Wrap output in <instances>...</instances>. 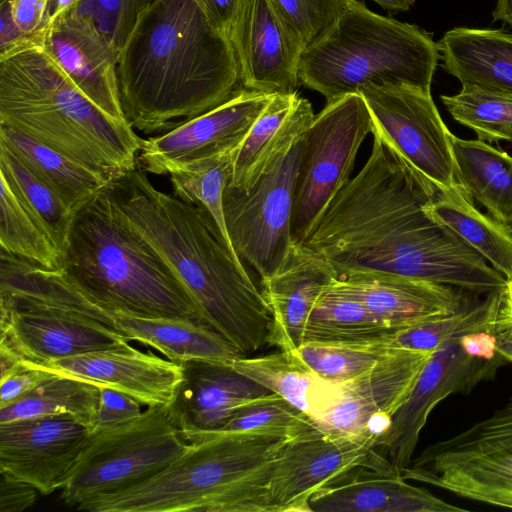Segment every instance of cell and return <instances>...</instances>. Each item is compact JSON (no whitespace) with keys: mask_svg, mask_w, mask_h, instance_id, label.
I'll use <instances>...</instances> for the list:
<instances>
[{"mask_svg":"<svg viewBox=\"0 0 512 512\" xmlns=\"http://www.w3.org/2000/svg\"><path fill=\"white\" fill-rule=\"evenodd\" d=\"M364 166L337 193L302 243L337 277L382 272L484 295L505 277L426 211L417 178L377 134Z\"/></svg>","mask_w":512,"mask_h":512,"instance_id":"1","label":"cell"},{"mask_svg":"<svg viewBox=\"0 0 512 512\" xmlns=\"http://www.w3.org/2000/svg\"><path fill=\"white\" fill-rule=\"evenodd\" d=\"M105 193L185 285L207 327L243 356L267 345L271 308L207 211L158 190L139 168L114 178Z\"/></svg>","mask_w":512,"mask_h":512,"instance_id":"2","label":"cell"},{"mask_svg":"<svg viewBox=\"0 0 512 512\" xmlns=\"http://www.w3.org/2000/svg\"><path fill=\"white\" fill-rule=\"evenodd\" d=\"M0 124L110 181L137 168L144 140L89 100L42 44L0 55Z\"/></svg>","mask_w":512,"mask_h":512,"instance_id":"3","label":"cell"},{"mask_svg":"<svg viewBox=\"0 0 512 512\" xmlns=\"http://www.w3.org/2000/svg\"><path fill=\"white\" fill-rule=\"evenodd\" d=\"M287 440L215 434L138 485L82 503L88 512H272L270 481Z\"/></svg>","mask_w":512,"mask_h":512,"instance_id":"4","label":"cell"},{"mask_svg":"<svg viewBox=\"0 0 512 512\" xmlns=\"http://www.w3.org/2000/svg\"><path fill=\"white\" fill-rule=\"evenodd\" d=\"M104 189L74 216L63 251V274L109 309L204 324L185 285L118 217Z\"/></svg>","mask_w":512,"mask_h":512,"instance_id":"5","label":"cell"},{"mask_svg":"<svg viewBox=\"0 0 512 512\" xmlns=\"http://www.w3.org/2000/svg\"><path fill=\"white\" fill-rule=\"evenodd\" d=\"M439 59L430 33L349 0L333 27L303 50L299 80L326 102L367 85L404 84L431 91Z\"/></svg>","mask_w":512,"mask_h":512,"instance_id":"6","label":"cell"},{"mask_svg":"<svg viewBox=\"0 0 512 512\" xmlns=\"http://www.w3.org/2000/svg\"><path fill=\"white\" fill-rule=\"evenodd\" d=\"M189 448L168 405L149 406L133 421L90 433L60 489L63 504L82 503L138 485L157 475Z\"/></svg>","mask_w":512,"mask_h":512,"instance_id":"7","label":"cell"},{"mask_svg":"<svg viewBox=\"0 0 512 512\" xmlns=\"http://www.w3.org/2000/svg\"><path fill=\"white\" fill-rule=\"evenodd\" d=\"M374 123L364 98L347 94L326 102L304 135L291 219L302 244L337 193L351 179L355 159Z\"/></svg>","mask_w":512,"mask_h":512,"instance_id":"8","label":"cell"},{"mask_svg":"<svg viewBox=\"0 0 512 512\" xmlns=\"http://www.w3.org/2000/svg\"><path fill=\"white\" fill-rule=\"evenodd\" d=\"M304 131L290 141L247 190L226 185L223 208L231 244L261 281L277 273L294 246L291 219Z\"/></svg>","mask_w":512,"mask_h":512,"instance_id":"9","label":"cell"},{"mask_svg":"<svg viewBox=\"0 0 512 512\" xmlns=\"http://www.w3.org/2000/svg\"><path fill=\"white\" fill-rule=\"evenodd\" d=\"M364 98L380 136L433 199L459 183L450 132L431 91L404 84L367 85Z\"/></svg>","mask_w":512,"mask_h":512,"instance_id":"10","label":"cell"},{"mask_svg":"<svg viewBox=\"0 0 512 512\" xmlns=\"http://www.w3.org/2000/svg\"><path fill=\"white\" fill-rule=\"evenodd\" d=\"M507 361L496 350L495 335L471 332L443 343L432 352L389 428L376 441L394 470L409 466L420 433L434 407L451 394H468L491 380Z\"/></svg>","mask_w":512,"mask_h":512,"instance_id":"11","label":"cell"},{"mask_svg":"<svg viewBox=\"0 0 512 512\" xmlns=\"http://www.w3.org/2000/svg\"><path fill=\"white\" fill-rule=\"evenodd\" d=\"M378 438L377 434L335 436L317 430L287 441L270 481L272 512H310L308 502L316 491L356 470L398 474L377 452Z\"/></svg>","mask_w":512,"mask_h":512,"instance_id":"12","label":"cell"},{"mask_svg":"<svg viewBox=\"0 0 512 512\" xmlns=\"http://www.w3.org/2000/svg\"><path fill=\"white\" fill-rule=\"evenodd\" d=\"M273 95L240 88L217 107L143 140L138 160L145 171L160 175L236 151Z\"/></svg>","mask_w":512,"mask_h":512,"instance_id":"13","label":"cell"},{"mask_svg":"<svg viewBox=\"0 0 512 512\" xmlns=\"http://www.w3.org/2000/svg\"><path fill=\"white\" fill-rule=\"evenodd\" d=\"M431 354L393 349L368 371L340 383L338 400L315 425L328 435L380 437L408 398Z\"/></svg>","mask_w":512,"mask_h":512,"instance_id":"14","label":"cell"},{"mask_svg":"<svg viewBox=\"0 0 512 512\" xmlns=\"http://www.w3.org/2000/svg\"><path fill=\"white\" fill-rule=\"evenodd\" d=\"M89 436L68 415L0 423V473L51 494L66 482Z\"/></svg>","mask_w":512,"mask_h":512,"instance_id":"15","label":"cell"},{"mask_svg":"<svg viewBox=\"0 0 512 512\" xmlns=\"http://www.w3.org/2000/svg\"><path fill=\"white\" fill-rule=\"evenodd\" d=\"M228 38L243 88L266 94L297 92L304 48L270 0H243Z\"/></svg>","mask_w":512,"mask_h":512,"instance_id":"16","label":"cell"},{"mask_svg":"<svg viewBox=\"0 0 512 512\" xmlns=\"http://www.w3.org/2000/svg\"><path fill=\"white\" fill-rule=\"evenodd\" d=\"M179 364L183 379L168 412L188 443L218 432L243 407L271 393L229 363L198 359Z\"/></svg>","mask_w":512,"mask_h":512,"instance_id":"17","label":"cell"},{"mask_svg":"<svg viewBox=\"0 0 512 512\" xmlns=\"http://www.w3.org/2000/svg\"><path fill=\"white\" fill-rule=\"evenodd\" d=\"M42 45L89 100L110 117L126 122L119 93V47L91 15L75 10L58 18Z\"/></svg>","mask_w":512,"mask_h":512,"instance_id":"18","label":"cell"},{"mask_svg":"<svg viewBox=\"0 0 512 512\" xmlns=\"http://www.w3.org/2000/svg\"><path fill=\"white\" fill-rule=\"evenodd\" d=\"M331 287L403 328L460 312L481 296L451 285L382 272L342 274Z\"/></svg>","mask_w":512,"mask_h":512,"instance_id":"19","label":"cell"},{"mask_svg":"<svg viewBox=\"0 0 512 512\" xmlns=\"http://www.w3.org/2000/svg\"><path fill=\"white\" fill-rule=\"evenodd\" d=\"M37 367L97 386L111 387L147 407L169 405L183 379L179 363L131 346L51 360Z\"/></svg>","mask_w":512,"mask_h":512,"instance_id":"20","label":"cell"},{"mask_svg":"<svg viewBox=\"0 0 512 512\" xmlns=\"http://www.w3.org/2000/svg\"><path fill=\"white\" fill-rule=\"evenodd\" d=\"M336 278L322 255L304 244L294 245L280 270L261 281L273 318L267 345L296 350L315 302Z\"/></svg>","mask_w":512,"mask_h":512,"instance_id":"21","label":"cell"},{"mask_svg":"<svg viewBox=\"0 0 512 512\" xmlns=\"http://www.w3.org/2000/svg\"><path fill=\"white\" fill-rule=\"evenodd\" d=\"M310 512H464L396 473L356 470L316 491Z\"/></svg>","mask_w":512,"mask_h":512,"instance_id":"22","label":"cell"},{"mask_svg":"<svg viewBox=\"0 0 512 512\" xmlns=\"http://www.w3.org/2000/svg\"><path fill=\"white\" fill-rule=\"evenodd\" d=\"M101 321L124 339L137 341L176 363L211 360L232 363L243 355L204 324L170 318H149L105 308Z\"/></svg>","mask_w":512,"mask_h":512,"instance_id":"23","label":"cell"},{"mask_svg":"<svg viewBox=\"0 0 512 512\" xmlns=\"http://www.w3.org/2000/svg\"><path fill=\"white\" fill-rule=\"evenodd\" d=\"M314 116L311 103L297 92L274 94L236 151L227 186L247 191Z\"/></svg>","mask_w":512,"mask_h":512,"instance_id":"24","label":"cell"},{"mask_svg":"<svg viewBox=\"0 0 512 512\" xmlns=\"http://www.w3.org/2000/svg\"><path fill=\"white\" fill-rule=\"evenodd\" d=\"M442 68L462 85L512 94V33L455 27L437 42Z\"/></svg>","mask_w":512,"mask_h":512,"instance_id":"25","label":"cell"},{"mask_svg":"<svg viewBox=\"0 0 512 512\" xmlns=\"http://www.w3.org/2000/svg\"><path fill=\"white\" fill-rule=\"evenodd\" d=\"M401 477L512 510V442L435 468L404 469Z\"/></svg>","mask_w":512,"mask_h":512,"instance_id":"26","label":"cell"},{"mask_svg":"<svg viewBox=\"0 0 512 512\" xmlns=\"http://www.w3.org/2000/svg\"><path fill=\"white\" fill-rule=\"evenodd\" d=\"M232 366L261 384L271 393L287 400L314 422L339 398L341 384L321 378L294 351L240 357Z\"/></svg>","mask_w":512,"mask_h":512,"instance_id":"27","label":"cell"},{"mask_svg":"<svg viewBox=\"0 0 512 512\" xmlns=\"http://www.w3.org/2000/svg\"><path fill=\"white\" fill-rule=\"evenodd\" d=\"M427 213L448 228L512 281V234L507 226L482 213L461 184L426 203Z\"/></svg>","mask_w":512,"mask_h":512,"instance_id":"28","label":"cell"},{"mask_svg":"<svg viewBox=\"0 0 512 512\" xmlns=\"http://www.w3.org/2000/svg\"><path fill=\"white\" fill-rule=\"evenodd\" d=\"M0 146L76 211L111 182L89 167L2 124Z\"/></svg>","mask_w":512,"mask_h":512,"instance_id":"29","label":"cell"},{"mask_svg":"<svg viewBox=\"0 0 512 512\" xmlns=\"http://www.w3.org/2000/svg\"><path fill=\"white\" fill-rule=\"evenodd\" d=\"M458 181L499 222L512 216V156L482 140L453 136Z\"/></svg>","mask_w":512,"mask_h":512,"instance_id":"30","label":"cell"},{"mask_svg":"<svg viewBox=\"0 0 512 512\" xmlns=\"http://www.w3.org/2000/svg\"><path fill=\"white\" fill-rule=\"evenodd\" d=\"M0 175L1 250L51 270H62L63 253L48 228L16 185Z\"/></svg>","mask_w":512,"mask_h":512,"instance_id":"31","label":"cell"},{"mask_svg":"<svg viewBox=\"0 0 512 512\" xmlns=\"http://www.w3.org/2000/svg\"><path fill=\"white\" fill-rule=\"evenodd\" d=\"M402 328L376 315L360 301L337 292L330 284L312 308L303 343L385 340Z\"/></svg>","mask_w":512,"mask_h":512,"instance_id":"32","label":"cell"},{"mask_svg":"<svg viewBox=\"0 0 512 512\" xmlns=\"http://www.w3.org/2000/svg\"><path fill=\"white\" fill-rule=\"evenodd\" d=\"M99 399L100 391L97 385L53 373L19 401L1 408L0 423L68 415L86 426L91 433Z\"/></svg>","mask_w":512,"mask_h":512,"instance_id":"33","label":"cell"},{"mask_svg":"<svg viewBox=\"0 0 512 512\" xmlns=\"http://www.w3.org/2000/svg\"><path fill=\"white\" fill-rule=\"evenodd\" d=\"M503 291L487 293L460 312L402 328L388 338V345L391 349L433 352L458 335L480 331L495 334Z\"/></svg>","mask_w":512,"mask_h":512,"instance_id":"34","label":"cell"},{"mask_svg":"<svg viewBox=\"0 0 512 512\" xmlns=\"http://www.w3.org/2000/svg\"><path fill=\"white\" fill-rule=\"evenodd\" d=\"M440 99L451 117L479 140L512 143V94L462 85L457 94Z\"/></svg>","mask_w":512,"mask_h":512,"instance_id":"35","label":"cell"},{"mask_svg":"<svg viewBox=\"0 0 512 512\" xmlns=\"http://www.w3.org/2000/svg\"><path fill=\"white\" fill-rule=\"evenodd\" d=\"M512 442V398L486 419L459 434L428 446L405 469L435 468L462 457L484 452Z\"/></svg>","mask_w":512,"mask_h":512,"instance_id":"36","label":"cell"},{"mask_svg":"<svg viewBox=\"0 0 512 512\" xmlns=\"http://www.w3.org/2000/svg\"><path fill=\"white\" fill-rule=\"evenodd\" d=\"M236 151L195 162L169 174L174 194L207 211L233 250L225 223L223 193Z\"/></svg>","mask_w":512,"mask_h":512,"instance_id":"37","label":"cell"},{"mask_svg":"<svg viewBox=\"0 0 512 512\" xmlns=\"http://www.w3.org/2000/svg\"><path fill=\"white\" fill-rule=\"evenodd\" d=\"M392 350L385 339L364 342H305L294 352L321 378L342 383L368 371Z\"/></svg>","mask_w":512,"mask_h":512,"instance_id":"38","label":"cell"},{"mask_svg":"<svg viewBox=\"0 0 512 512\" xmlns=\"http://www.w3.org/2000/svg\"><path fill=\"white\" fill-rule=\"evenodd\" d=\"M317 430L308 415L279 395L269 393L243 407L221 430L211 435L257 434L290 441Z\"/></svg>","mask_w":512,"mask_h":512,"instance_id":"39","label":"cell"},{"mask_svg":"<svg viewBox=\"0 0 512 512\" xmlns=\"http://www.w3.org/2000/svg\"><path fill=\"white\" fill-rule=\"evenodd\" d=\"M0 172L6 175L20 190L40 216L63 253L77 211L1 146Z\"/></svg>","mask_w":512,"mask_h":512,"instance_id":"40","label":"cell"},{"mask_svg":"<svg viewBox=\"0 0 512 512\" xmlns=\"http://www.w3.org/2000/svg\"><path fill=\"white\" fill-rule=\"evenodd\" d=\"M57 0H3L0 55L30 44H43Z\"/></svg>","mask_w":512,"mask_h":512,"instance_id":"41","label":"cell"},{"mask_svg":"<svg viewBox=\"0 0 512 512\" xmlns=\"http://www.w3.org/2000/svg\"><path fill=\"white\" fill-rule=\"evenodd\" d=\"M349 0H270L303 48L320 40L336 23Z\"/></svg>","mask_w":512,"mask_h":512,"instance_id":"42","label":"cell"},{"mask_svg":"<svg viewBox=\"0 0 512 512\" xmlns=\"http://www.w3.org/2000/svg\"><path fill=\"white\" fill-rule=\"evenodd\" d=\"M98 387L100 399L91 433L124 425L142 414V404L131 396L108 386Z\"/></svg>","mask_w":512,"mask_h":512,"instance_id":"43","label":"cell"},{"mask_svg":"<svg viewBox=\"0 0 512 512\" xmlns=\"http://www.w3.org/2000/svg\"><path fill=\"white\" fill-rule=\"evenodd\" d=\"M53 373L23 362V365L0 378V409L7 407L29 394Z\"/></svg>","mask_w":512,"mask_h":512,"instance_id":"44","label":"cell"},{"mask_svg":"<svg viewBox=\"0 0 512 512\" xmlns=\"http://www.w3.org/2000/svg\"><path fill=\"white\" fill-rule=\"evenodd\" d=\"M38 492L32 485L0 473L1 512H22L30 508Z\"/></svg>","mask_w":512,"mask_h":512,"instance_id":"45","label":"cell"},{"mask_svg":"<svg viewBox=\"0 0 512 512\" xmlns=\"http://www.w3.org/2000/svg\"><path fill=\"white\" fill-rule=\"evenodd\" d=\"M212 23L227 35L243 0H197Z\"/></svg>","mask_w":512,"mask_h":512,"instance_id":"46","label":"cell"},{"mask_svg":"<svg viewBox=\"0 0 512 512\" xmlns=\"http://www.w3.org/2000/svg\"><path fill=\"white\" fill-rule=\"evenodd\" d=\"M512 326V281L507 282L503 291L502 303L497 315L496 331Z\"/></svg>","mask_w":512,"mask_h":512,"instance_id":"47","label":"cell"},{"mask_svg":"<svg viewBox=\"0 0 512 512\" xmlns=\"http://www.w3.org/2000/svg\"><path fill=\"white\" fill-rule=\"evenodd\" d=\"M496 350L508 362H512V326L495 332Z\"/></svg>","mask_w":512,"mask_h":512,"instance_id":"48","label":"cell"},{"mask_svg":"<svg viewBox=\"0 0 512 512\" xmlns=\"http://www.w3.org/2000/svg\"><path fill=\"white\" fill-rule=\"evenodd\" d=\"M492 16L493 21H502L512 26V0H496Z\"/></svg>","mask_w":512,"mask_h":512,"instance_id":"49","label":"cell"},{"mask_svg":"<svg viewBox=\"0 0 512 512\" xmlns=\"http://www.w3.org/2000/svg\"><path fill=\"white\" fill-rule=\"evenodd\" d=\"M81 2L82 0H57V5L52 17L51 25L58 18H61L72 11L78 10Z\"/></svg>","mask_w":512,"mask_h":512,"instance_id":"50","label":"cell"},{"mask_svg":"<svg viewBox=\"0 0 512 512\" xmlns=\"http://www.w3.org/2000/svg\"><path fill=\"white\" fill-rule=\"evenodd\" d=\"M384 10L394 12L408 11L415 3V0H373Z\"/></svg>","mask_w":512,"mask_h":512,"instance_id":"51","label":"cell"},{"mask_svg":"<svg viewBox=\"0 0 512 512\" xmlns=\"http://www.w3.org/2000/svg\"><path fill=\"white\" fill-rule=\"evenodd\" d=\"M504 224L507 226V228L509 229V231L511 232L512 234V216L507 218L504 222Z\"/></svg>","mask_w":512,"mask_h":512,"instance_id":"52","label":"cell"},{"mask_svg":"<svg viewBox=\"0 0 512 512\" xmlns=\"http://www.w3.org/2000/svg\"><path fill=\"white\" fill-rule=\"evenodd\" d=\"M3 1V0H0V2Z\"/></svg>","mask_w":512,"mask_h":512,"instance_id":"53","label":"cell"}]
</instances>
